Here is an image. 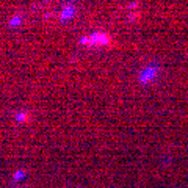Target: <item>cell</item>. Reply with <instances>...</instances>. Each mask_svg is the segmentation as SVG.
<instances>
[{"label":"cell","instance_id":"obj_3","mask_svg":"<svg viewBox=\"0 0 188 188\" xmlns=\"http://www.w3.org/2000/svg\"><path fill=\"white\" fill-rule=\"evenodd\" d=\"M72 13H74V10H72V7H66V8L63 10V13H61V16H60V19H61V21H66L67 17H71V16H72Z\"/></svg>","mask_w":188,"mask_h":188},{"label":"cell","instance_id":"obj_5","mask_svg":"<svg viewBox=\"0 0 188 188\" xmlns=\"http://www.w3.org/2000/svg\"><path fill=\"white\" fill-rule=\"evenodd\" d=\"M80 42L85 44V46H89V36H83V38L80 39Z\"/></svg>","mask_w":188,"mask_h":188},{"label":"cell","instance_id":"obj_4","mask_svg":"<svg viewBox=\"0 0 188 188\" xmlns=\"http://www.w3.org/2000/svg\"><path fill=\"white\" fill-rule=\"evenodd\" d=\"M16 119H17L19 122H24V121H27V115H25V113H19V115L16 116Z\"/></svg>","mask_w":188,"mask_h":188},{"label":"cell","instance_id":"obj_2","mask_svg":"<svg viewBox=\"0 0 188 188\" xmlns=\"http://www.w3.org/2000/svg\"><path fill=\"white\" fill-rule=\"evenodd\" d=\"M158 74V67H155V66H151V67H147V69H144L141 74H140V82L141 83H149L155 75Z\"/></svg>","mask_w":188,"mask_h":188},{"label":"cell","instance_id":"obj_1","mask_svg":"<svg viewBox=\"0 0 188 188\" xmlns=\"http://www.w3.org/2000/svg\"><path fill=\"white\" fill-rule=\"evenodd\" d=\"M110 42H111V38L101 32H96L89 36V46H108Z\"/></svg>","mask_w":188,"mask_h":188},{"label":"cell","instance_id":"obj_6","mask_svg":"<svg viewBox=\"0 0 188 188\" xmlns=\"http://www.w3.org/2000/svg\"><path fill=\"white\" fill-rule=\"evenodd\" d=\"M21 177H22V172H17V174H16V177H14V179H21Z\"/></svg>","mask_w":188,"mask_h":188}]
</instances>
